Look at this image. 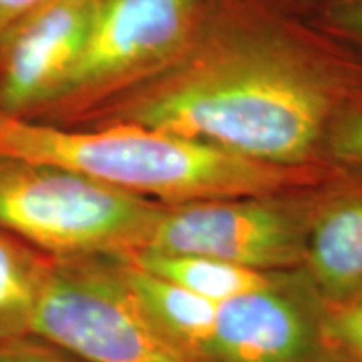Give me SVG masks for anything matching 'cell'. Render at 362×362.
Instances as JSON below:
<instances>
[{
	"mask_svg": "<svg viewBox=\"0 0 362 362\" xmlns=\"http://www.w3.org/2000/svg\"><path fill=\"white\" fill-rule=\"evenodd\" d=\"M203 25L173 64L71 128L138 124L265 165L309 166L330 119L362 90V61L269 30Z\"/></svg>",
	"mask_w": 362,
	"mask_h": 362,
	"instance_id": "obj_1",
	"label": "cell"
},
{
	"mask_svg": "<svg viewBox=\"0 0 362 362\" xmlns=\"http://www.w3.org/2000/svg\"><path fill=\"white\" fill-rule=\"evenodd\" d=\"M0 155L51 163L161 205L275 194L314 175L138 124L62 128L6 115Z\"/></svg>",
	"mask_w": 362,
	"mask_h": 362,
	"instance_id": "obj_2",
	"label": "cell"
},
{
	"mask_svg": "<svg viewBox=\"0 0 362 362\" xmlns=\"http://www.w3.org/2000/svg\"><path fill=\"white\" fill-rule=\"evenodd\" d=\"M165 205L51 163L0 155V228L54 257H131Z\"/></svg>",
	"mask_w": 362,
	"mask_h": 362,
	"instance_id": "obj_3",
	"label": "cell"
},
{
	"mask_svg": "<svg viewBox=\"0 0 362 362\" xmlns=\"http://www.w3.org/2000/svg\"><path fill=\"white\" fill-rule=\"evenodd\" d=\"M203 0H98L78 64L35 123L71 128L173 64L203 25Z\"/></svg>",
	"mask_w": 362,
	"mask_h": 362,
	"instance_id": "obj_4",
	"label": "cell"
},
{
	"mask_svg": "<svg viewBox=\"0 0 362 362\" xmlns=\"http://www.w3.org/2000/svg\"><path fill=\"white\" fill-rule=\"evenodd\" d=\"M121 257H51L30 332L84 362H188L136 304Z\"/></svg>",
	"mask_w": 362,
	"mask_h": 362,
	"instance_id": "obj_5",
	"label": "cell"
},
{
	"mask_svg": "<svg viewBox=\"0 0 362 362\" xmlns=\"http://www.w3.org/2000/svg\"><path fill=\"white\" fill-rule=\"evenodd\" d=\"M314 211L279 193L165 205L141 252L211 257L259 272L296 269Z\"/></svg>",
	"mask_w": 362,
	"mask_h": 362,
	"instance_id": "obj_6",
	"label": "cell"
},
{
	"mask_svg": "<svg viewBox=\"0 0 362 362\" xmlns=\"http://www.w3.org/2000/svg\"><path fill=\"white\" fill-rule=\"evenodd\" d=\"M330 305L304 267L218 304L200 362H346L330 336Z\"/></svg>",
	"mask_w": 362,
	"mask_h": 362,
	"instance_id": "obj_7",
	"label": "cell"
},
{
	"mask_svg": "<svg viewBox=\"0 0 362 362\" xmlns=\"http://www.w3.org/2000/svg\"><path fill=\"white\" fill-rule=\"evenodd\" d=\"M96 7L98 0H45L0 33V115L33 121L57 98Z\"/></svg>",
	"mask_w": 362,
	"mask_h": 362,
	"instance_id": "obj_8",
	"label": "cell"
},
{
	"mask_svg": "<svg viewBox=\"0 0 362 362\" xmlns=\"http://www.w3.org/2000/svg\"><path fill=\"white\" fill-rule=\"evenodd\" d=\"M315 205L304 270L330 307L362 296V168Z\"/></svg>",
	"mask_w": 362,
	"mask_h": 362,
	"instance_id": "obj_9",
	"label": "cell"
},
{
	"mask_svg": "<svg viewBox=\"0 0 362 362\" xmlns=\"http://www.w3.org/2000/svg\"><path fill=\"white\" fill-rule=\"evenodd\" d=\"M119 264L131 296L148 322L188 362H200L218 304L141 269L128 257H121Z\"/></svg>",
	"mask_w": 362,
	"mask_h": 362,
	"instance_id": "obj_10",
	"label": "cell"
},
{
	"mask_svg": "<svg viewBox=\"0 0 362 362\" xmlns=\"http://www.w3.org/2000/svg\"><path fill=\"white\" fill-rule=\"evenodd\" d=\"M128 259L158 277L170 280L215 304L260 287L269 282L274 274L188 253L139 252Z\"/></svg>",
	"mask_w": 362,
	"mask_h": 362,
	"instance_id": "obj_11",
	"label": "cell"
},
{
	"mask_svg": "<svg viewBox=\"0 0 362 362\" xmlns=\"http://www.w3.org/2000/svg\"><path fill=\"white\" fill-rule=\"evenodd\" d=\"M51 257L0 228V342L30 332Z\"/></svg>",
	"mask_w": 362,
	"mask_h": 362,
	"instance_id": "obj_12",
	"label": "cell"
},
{
	"mask_svg": "<svg viewBox=\"0 0 362 362\" xmlns=\"http://www.w3.org/2000/svg\"><path fill=\"white\" fill-rule=\"evenodd\" d=\"M322 149L342 168H362V90L347 99L330 119Z\"/></svg>",
	"mask_w": 362,
	"mask_h": 362,
	"instance_id": "obj_13",
	"label": "cell"
},
{
	"mask_svg": "<svg viewBox=\"0 0 362 362\" xmlns=\"http://www.w3.org/2000/svg\"><path fill=\"white\" fill-rule=\"evenodd\" d=\"M330 336L346 362H362V296L330 307Z\"/></svg>",
	"mask_w": 362,
	"mask_h": 362,
	"instance_id": "obj_14",
	"label": "cell"
},
{
	"mask_svg": "<svg viewBox=\"0 0 362 362\" xmlns=\"http://www.w3.org/2000/svg\"><path fill=\"white\" fill-rule=\"evenodd\" d=\"M0 362H84L54 346L52 342L29 332L0 342Z\"/></svg>",
	"mask_w": 362,
	"mask_h": 362,
	"instance_id": "obj_15",
	"label": "cell"
},
{
	"mask_svg": "<svg viewBox=\"0 0 362 362\" xmlns=\"http://www.w3.org/2000/svg\"><path fill=\"white\" fill-rule=\"evenodd\" d=\"M332 17L339 33L362 45V0H337Z\"/></svg>",
	"mask_w": 362,
	"mask_h": 362,
	"instance_id": "obj_16",
	"label": "cell"
},
{
	"mask_svg": "<svg viewBox=\"0 0 362 362\" xmlns=\"http://www.w3.org/2000/svg\"><path fill=\"white\" fill-rule=\"evenodd\" d=\"M45 0H0V33Z\"/></svg>",
	"mask_w": 362,
	"mask_h": 362,
	"instance_id": "obj_17",
	"label": "cell"
}]
</instances>
